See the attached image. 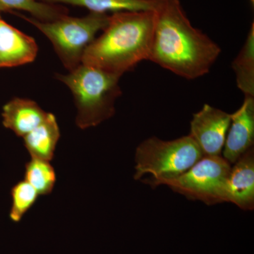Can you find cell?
I'll return each mask as SVG.
<instances>
[{"label": "cell", "mask_w": 254, "mask_h": 254, "mask_svg": "<svg viewBox=\"0 0 254 254\" xmlns=\"http://www.w3.org/2000/svg\"><path fill=\"white\" fill-rule=\"evenodd\" d=\"M53 4L81 6L90 12L108 14L121 11H155L160 0H38Z\"/></svg>", "instance_id": "cell-13"}, {"label": "cell", "mask_w": 254, "mask_h": 254, "mask_svg": "<svg viewBox=\"0 0 254 254\" xmlns=\"http://www.w3.org/2000/svg\"><path fill=\"white\" fill-rule=\"evenodd\" d=\"M24 180L37 190L38 194L46 195L54 190L57 175L50 162L31 158L25 165Z\"/></svg>", "instance_id": "cell-16"}, {"label": "cell", "mask_w": 254, "mask_h": 254, "mask_svg": "<svg viewBox=\"0 0 254 254\" xmlns=\"http://www.w3.org/2000/svg\"><path fill=\"white\" fill-rule=\"evenodd\" d=\"M254 143V97L245 96L242 106L231 114V123L223 147V158L236 163Z\"/></svg>", "instance_id": "cell-8"}, {"label": "cell", "mask_w": 254, "mask_h": 254, "mask_svg": "<svg viewBox=\"0 0 254 254\" xmlns=\"http://www.w3.org/2000/svg\"><path fill=\"white\" fill-rule=\"evenodd\" d=\"M56 77L72 93L78 128L98 126L115 115V102L122 95L121 76L81 64L67 74L56 73Z\"/></svg>", "instance_id": "cell-3"}, {"label": "cell", "mask_w": 254, "mask_h": 254, "mask_svg": "<svg viewBox=\"0 0 254 254\" xmlns=\"http://www.w3.org/2000/svg\"><path fill=\"white\" fill-rule=\"evenodd\" d=\"M23 11L41 21H53L66 16L67 8L63 5L49 4L38 0H0L1 11Z\"/></svg>", "instance_id": "cell-15"}, {"label": "cell", "mask_w": 254, "mask_h": 254, "mask_svg": "<svg viewBox=\"0 0 254 254\" xmlns=\"http://www.w3.org/2000/svg\"><path fill=\"white\" fill-rule=\"evenodd\" d=\"M48 113L36 102L26 98H14L3 106V126L17 136L24 137L46 120Z\"/></svg>", "instance_id": "cell-11"}, {"label": "cell", "mask_w": 254, "mask_h": 254, "mask_svg": "<svg viewBox=\"0 0 254 254\" xmlns=\"http://www.w3.org/2000/svg\"><path fill=\"white\" fill-rule=\"evenodd\" d=\"M155 11H121L88 46L82 64L122 76L138 63L149 60Z\"/></svg>", "instance_id": "cell-2"}, {"label": "cell", "mask_w": 254, "mask_h": 254, "mask_svg": "<svg viewBox=\"0 0 254 254\" xmlns=\"http://www.w3.org/2000/svg\"><path fill=\"white\" fill-rule=\"evenodd\" d=\"M199 147L190 135L173 141H163L153 136L140 143L135 155L134 180L145 175L151 177L143 180L152 187L186 173L203 158Z\"/></svg>", "instance_id": "cell-4"}, {"label": "cell", "mask_w": 254, "mask_h": 254, "mask_svg": "<svg viewBox=\"0 0 254 254\" xmlns=\"http://www.w3.org/2000/svg\"><path fill=\"white\" fill-rule=\"evenodd\" d=\"M251 1H252V3L254 4V0H251Z\"/></svg>", "instance_id": "cell-18"}, {"label": "cell", "mask_w": 254, "mask_h": 254, "mask_svg": "<svg viewBox=\"0 0 254 254\" xmlns=\"http://www.w3.org/2000/svg\"><path fill=\"white\" fill-rule=\"evenodd\" d=\"M38 52L34 38L0 18V68L33 63Z\"/></svg>", "instance_id": "cell-10"}, {"label": "cell", "mask_w": 254, "mask_h": 254, "mask_svg": "<svg viewBox=\"0 0 254 254\" xmlns=\"http://www.w3.org/2000/svg\"><path fill=\"white\" fill-rule=\"evenodd\" d=\"M23 138L31 158L51 162L60 138V127L55 115L48 113L46 120Z\"/></svg>", "instance_id": "cell-12"}, {"label": "cell", "mask_w": 254, "mask_h": 254, "mask_svg": "<svg viewBox=\"0 0 254 254\" xmlns=\"http://www.w3.org/2000/svg\"><path fill=\"white\" fill-rule=\"evenodd\" d=\"M0 18H1V16H0Z\"/></svg>", "instance_id": "cell-19"}, {"label": "cell", "mask_w": 254, "mask_h": 254, "mask_svg": "<svg viewBox=\"0 0 254 254\" xmlns=\"http://www.w3.org/2000/svg\"><path fill=\"white\" fill-rule=\"evenodd\" d=\"M234 164L227 180L225 202H231L242 210H254V147Z\"/></svg>", "instance_id": "cell-9"}, {"label": "cell", "mask_w": 254, "mask_h": 254, "mask_svg": "<svg viewBox=\"0 0 254 254\" xmlns=\"http://www.w3.org/2000/svg\"><path fill=\"white\" fill-rule=\"evenodd\" d=\"M232 165L223 157L203 156L186 173L163 185L190 199L213 205L225 202V188Z\"/></svg>", "instance_id": "cell-6"}, {"label": "cell", "mask_w": 254, "mask_h": 254, "mask_svg": "<svg viewBox=\"0 0 254 254\" xmlns=\"http://www.w3.org/2000/svg\"><path fill=\"white\" fill-rule=\"evenodd\" d=\"M232 67L236 76L237 87L245 96L254 97V23Z\"/></svg>", "instance_id": "cell-14"}, {"label": "cell", "mask_w": 254, "mask_h": 254, "mask_svg": "<svg viewBox=\"0 0 254 254\" xmlns=\"http://www.w3.org/2000/svg\"><path fill=\"white\" fill-rule=\"evenodd\" d=\"M231 123V114L205 104L190 121V136L198 145L203 156L221 154Z\"/></svg>", "instance_id": "cell-7"}, {"label": "cell", "mask_w": 254, "mask_h": 254, "mask_svg": "<svg viewBox=\"0 0 254 254\" xmlns=\"http://www.w3.org/2000/svg\"><path fill=\"white\" fill-rule=\"evenodd\" d=\"M155 14L150 61L186 79L208 73L221 48L191 24L180 0H160Z\"/></svg>", "instance_id": "cell-1"}, {"label": "cell", "mask_w": 254, "mask_h": 254, "mask_svg": "<svg viewBox=\"0 0 254 254\" xmlns=\"http://www.w3.org/2000/svg\"><path fill=\"white\" fill-rule=\"evenodd\" d=\"M11 206L9 218L11 221L19 222L38 199L37 190L26 180L18 182L11 190Z\"/></svg>", "instance_id": "cell-17"}, {"label": "cell", "mask_w": 254, "mask_h": 254, "mask_svg": "<svg viewBox=\"0 0 254 254\" xmlns=\"http://www.w3.org/2000/svg\"><path fill=\"white\" fill-rule=\"evenodd\" d=\"M41 31L51 42L64 67L73 71L82 64L83 55L100 31L108 26L110 15L90 12L82 17L68 15L53 21H41L13 11Z\"/></svg>", "instance_id": "cell-5"}]
</instances>
